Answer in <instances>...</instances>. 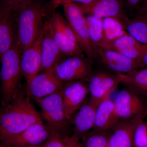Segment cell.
I'll list each match as a JSON object with an SVG mask.
<instances>
[{
  "label": "cell",
  "mask_w": 147,
  "mask_h": 147,
  "mask_svg": "<svg viewBox=\"0 0 147 147\" xmlns=\"http://www.w3.org/2000/svg\"><path fill=\"white\" fill-rule=\"evenodd\" d=\"M93 71L92 60L83 55L65 58L48 71L65 83L71 81L88 82Z\"/></svg>",
  "instance_id": "8992f818"
},
{
  "label": "cell",
  "mask_w": 147,
  "mask_h": 147,
  "mask_svg": "<svg viewBox=\"0 0 147 147\" xmlns=\"http://www.w3.org/2000/svg\"><path fill=\"white\" fill-rule=\"evenodd\" d=\"M53 129L42 120L30 125L12 139L0 143L3 146L24 147L43 145L53 133Z\"/></svg>",
  "instance_id": "8fae6325"
},
{
  "label": "cell",
  "mask_w": 147,
  "mask_h": 147,
  "mask_svg": "<svg viewBox=\"0 0 147 147\" xmlns=\"http://www.w3.org/2000/svg\"><path fill=\"white\" fill-rule=\"evenodd\" d=\"M121 83L137 92L147 100V67L121 74Z\"/></svg>",
  "instance_id": "7402d4cb"
},
{
  "label": "cell",
  "mask_w": 147,
  "mask_h": 147,
  "mask_svg": "<svg viewBox=\"0 0 147 147\" xmlns=\"http://www.w3.org/2000/svg\"><path fill=\"white\" fill-rule=\"evenodd\" d=\"M62 6L67 21L76 36L79 45L87 57L93 60L94 53L89 36L86 16L77 4L67 3Z\"/></svg>",
  "instance_id": "ba28073f"
},
{
  "label": "cell",
  "mask_w": 147,
  "mask_h": 147,
  "mask_svg": "<svg viewBox=\"0 0 147 147\" xmlns=\"http://www.w3.org/2000/svg\"><path fill=\"white\" fill-rule=\"evenodd\" d=\"M24 147H43V145H40V146H27Z\"/></svg>",
  "instance_id": "e575fe53"
},
{
  "label": "cell",
  "mask_w": 147,
  "mask_h": 147,
  "mask_svg": "<svg viewBox=\"0 0 147 147\" xmlns=\"http://www.w3.org/2000/svg\"><path fill=\"white\" fill-rule=\"evenodd\" d=\"M94 59L105 71L115 74H126L143 68L138 61L127 57L115 50L102 47L94 50Z\"/></svg>",
  "instance_id": "9c48e42d"
},
{
  "label": "cell",
  "mask_w": 147,
  "mask_h": 147,
  "mask_svg": "<svg viewBox=\"0 0 147 147\" xmlns=\"http://www.w3.org/2000/svg\"><path fill=\"white\" fill-rule=\"evenodd\" d=\"M94 0H52L48 6L51 11H55V9L59 5H62L67 3H74L80 4L87 5L91 3Z\"/></svg>",
  "instance_id": "f1b7e54d"
},
{
  "label": "cell",
  "mask_w": 147,
  "mask_h": 147,
  "mask_svg": "<svg viewBox=\"0 0 147 147\" xmlns=\"http://www.w3.org/2000/svg\"><path fill=\"white\" fill-rule=\"evenodd\" d=\"M77 4L84 15L87 16L101 19L112 17L123 21L129 18L121 0H94L89 4Z\"/></svg>",
  "instance_id": "5bb4252c"
},
{
  "label": "cell",
  "mask_w": 147,
  "mask_h": 147,
  "mask_svg": "<svg viewBox=\"0 0 147 147\" xmlns=\"http://www.w3.org/2000/svg\"><path fill=\"white\" fill-rule=\"evenodd\" d=\"M147 115L129 120L119 121L111 131L108 147H134L133 134L137 124Z\"/></svg>",
  "instance_id": "ac0fdd59"
},
{
  "label": "cell",
  "mask_w": 147,
  "mask_h": 147,
  "mask_svg": "<svg viewBox=\"0 0 147 147\" xmlns=\"http://www.w3.org/2000/svg\"><path fill=\"white\" fill-rule=\"evenodd\" d=\"M65 136L53 129V133L43 147H64Z\"/></svg>",
  "instance_id": "83f0119b"
},
{
  "label": "cell",
  "mask_w": 147,
  "mask_h": 147,
  "mask_svg": "<svg viewBox=\"0 0 147 147\" xmlns=\"http://www.w3.org/2000/svg\"><path fill=\"white\" fill-rule=\"evenodd\" d=\"M48 6L41 0H28L13 9L16 42L21 53L34 41L43 26Z\"/></svg>",
  "instance_id": "7a4b0ae2"
},
{
  "label": "cell",
  "mask_w": 147,
  "mask_h": 147,
  "mask_svg": "<svg viewBox=\"0 0 147 147\" xmlns=\"http://www.w3.org/2000/svg\"><path fill=\"white\" fill-rule=\"evenodd\" d=\"M114 102L119 120H129L147 115V99L128 87L119 91Z\"/></svg>",
  "instance_id": "52a82bcc"
},
{
  "label": "cell",
  "mask_w": 147,
  "mask_h": 147,
  "mask_svg": "<svg viewBox=\"0 0 147 147\" xmlns=\"http://www.w3.org/2000/svg\"><path fill=\"white\" fill-rule=\"evenodd\" d=\"M146 9L145 10L147 11V0H146Z\"/></svg>",
  "instance_id": "d590c367"
},
{
  "label": "cell",
  "mask_w": 147,
  "mask_h": 147,
  "mask_svg": "<svg viewBox=\"0 0 147 147\" xmlns=\"http://www.w3.org/2000/svg\"><path fill=\"white\" fill-rule=\"evenodd\" d=\"M61 93L67 117L71 121L74 114L85 102L89 95L88 82H66L64 84Z\"/></svg>",
  "instance_id": "7c38bea8"
},
{
  "label": "cell",
  "mask_w": 147,
  "mask_h": 147,
  "mask_svg": "<svg viewBox=\"0 0 147 147\" xmlns=\"http://www.w3.org/2000/svg\"><path fill=\"white\" fill-rule=\"evenodd\" d=\"M28 0H3L0 8H7L13 10V9L21 3Z\"/></svg>",
  "instance_id": "4dcf8cb0"
},
{
  "label": "cell",
  "mask_w": 147,
  "mask_h": 147,
  "mask_svg": "<svg viewBox=\"0 0 147 147\" xmlns=\"http://www.w3.org/2000/svg\"><path fill=\"white\" fill-rule=\"evenodd\" d=\"M21 53L17 42L0 58L1 106L7 105L20 92Z\"/></svg>",
  "instance_id": "3957f363"
},
{
  "label": "cell",
  "mask_w": 147,
  "mask_h": 147,
  "mask_svg": "<svg viewBox=\"0 0 147 147\" xmlns=\"http://www.w3.org/2000/svg\"><path fill=\"white\" fill-rule=\"evenodd\" d=\"M136 17L147 23V13H143Z\"/></svg>",
  "instance_id": "836d02e7"
},
{
  "label": "cell",
  "mask_w": 147,
  "mask_h": 147,
  "mask_svg": "<svg viewBox=\"0 0 147 147\" xmlns=\"http://www.w3.org/2000/svg\"><path fill=\"white\" fill-rule=\"evenodd\" d=\"M35 100L41 109L46 123L63 136H69L68 134L72 124L66 115L61 90Z\"/></svg>",
  "instance_id": "5b68a950"
},
{
  "label": "cell",
  "mask_w": 147,
  "mask_h": 147,
  "mask_svg": "<svg viewBox=\"0 0 147 147\" xmlns=\"http://www.w3.org/2000/svg\"><path fill=\"white\" fill-rule=\"evenodd\" d=\"M141 63L143 67H147V50L141 59Z\"/></svg>",
  "instance_id": "d6a6232c"
},
{
  "label": "cell",
  "mask_w": 147,
  "mask_h": 147,
  "mask_svg": "<svg viewBox=\"0 0 147 147\" xmlns=\"http://www.w3.org/2000/svg\"><path fill=\"white\" fill-rule=\"evenodd\" d=\"M123 21L127 33L138 42L147 46V23L136 17Z\"/></svg>",
  "instance_id": "cb8c5ba5"
},
{
  "label": "cell",
  "mask_w": 147,
  "mask_h": 147,
  "mask_svg": "<svg viewBox=\"0 0 147 147\" xmlns=\"http://www.w3.org/2000/svg\"><path fill=\"white\" fill-rule=\"evenodd\" d=\"M46 21L53 38L65 57L84 55L74 32L60 13L53 11Z\"/></svg>",
  "instance_id": "277c9868"
},
{
  "label": "cell",
  "mask_w": 147,
  "mask_h": 147,
  "mask_svg": "<svg viewBox=\"0 0 147 147\" xmlns=\"http://www.w3.org/2000/svg\"><path fill=\"white\" fill-rule=\"evenodd\" d=\"M119 121L116 115L114 101L111 100L110 96H108L98 106L92 130L112 131Z\"/></svg>",
  "instance_id": "44dd1931"
},
{
  "label": "cell",
  "mask_w": 147,
  "mask_h": 147,
  "mask_svg": "<svg viewBox=\"0 0 147 147\" xmlns=\"http://www.w3.org/2000/svg\"><path fill=\"white\" fill-rule=\"evenodd\" d=\"M134 147H147V121H140L133 134Z\"/></svg>",
  "instance_id": "4316f807"
},
{
  "label": "cell",
  "mask_w": 147,
  "mask_h": 147,
  "mask_svg": "<svg viewBox=\"0 0 147 147\" xmlns=\"http://www.w3.org/2000/svg\"><path fill=\"white\" fill-rule=\"evenodd\" d=\"M43 33V26L33 42L21 53L20 61L21 74L26 80V83L40 72Z\"/></svg>",
  "instance_id": "9a60e30c"
},
{
  "label": "cell",
  "mask_w": 147,
  "mask_h": 147,
  "mask_svg": "<svg viewBox=\"0 0 147 147\" xmlns=\"http://www.w3.org/2000/svg\"><path fill=\"white\" fill-rule=\"evenodd\" d=\"M41 120L42 116L30 98L21 92L11 102L0 109V143L16 137Z\"/></svg>",
  "instance_id": "6da1fadb"
},
{
  "label": "cell",
  "mask_w": 147,
  "mask_h": 147,
  "mask_svg": "<svg viewBox=\"0 0 147 147\" xmlns=\"http://www.w3.org/2000/svg\"><path fill=\"white\" fill-rule=\"evenodd\" d=\"M41 52V66L40 72L50 71L58 63L65 59L64 58V55L53 38L47 26L46 21L43 26Z\"/></svg>",
  "instance_id": "e0dca14e"
},
{
  "label": "cell",
  "mask_w": 147,
  "mask_h": 147,
  "mask_svg": "<svg viewBox=\"0 0 147 147\" xmlns=\"http://www.w3.org/2000/svg\"><path fill=\"white\" fill-rule=\"evenodd\" d=\"M99 47L115 50L140 63L143 55L147 50V46L138 42L128 33L112 42H104Z\"/></svg>",
  "instance_id": "d6986e66"
},
{
  "label": "cell",
  "mask_w": 147,
  "mask_h": 147,
  "mask_svg": "<svg viewBox=\"0 0 147 147\" xmlns=\"http://www.w3.org/2000/svg\"><path fill=\"white\" fill-rule=\"evenodd\" d=\"M16 42V24L13 10L0 8V58Z\"/></svg>",
  "instance_id": "ffe728a7"
},
{
  "label": "cell",
  "mask_w": 147,
  "mask_h": 147,
  "mask_svg": "<svg viewBox=\"0 0 147 147\" xmlns=\"http://www.w3.org/2000/svg\"><path fill=\"white\" fill-rule=\"evenodd\" d=\"M64 84L50 71L38 73L26 83L27 97L41 99L60 91Z\"/></svg>",
  "instance_id": "4fadbf2b"
},
{
  "label": "cell",
  "mask_w": 147,
  "mask_h": 147,
  "mask_svg": "<svg viewBox=\"0 0 147 147\" xmlns=\"http://www.w3.org/2000/svg\"><path fill=\"white\" fill-rule=\"evenodd\" d=\"M111 131L92 130L80 139L84 147H108Z\"/></svg>",
  "instance_id": "484cf974"
},
{
  "label": "cell",
  "mask_w": 147,
  "mask_h": 147,
  "mask_svg": "<svg viewBox=\"0 0 147 147\" xmlns=\"http://www.w3.org/2000/svg\"><path fill=\"white\" fill-rule=\"evenodd\" d=\"M100 103L87 98L71 119L73 126L72 136L81 139L86 133L92 129L94 124L96 112Z\"/></svg>",
  "instance_id": "2e32d148"
},
{
  "label": "cell",
  "mask_w": 147,
  "mask_h": 147,
  "mask_svg": "<svg viewBox=\"0 0 147 147\" xmlns=\"http://www.w3.org/2000/svg\"><path fill=\"white\" fill-rule=\"evenodd\" d=\"M0 147H13L3 146H0Z\"/></svg>",
  "instance_id": "8d00e7d4"
},
{
  "label": "cell",
  "mask_w": 147,
  "mask_h": 147,
  "mask_svg": "<svg viewBox=\"0 0 147 147\" xmlns=\"http://www.w3.org/2000/svg\"><path fill=\"white\" fill-rule=\"evenodd\" d=\"M102 20L104 35L103 43L112 42L127 34L123 21L120 19L110 17Z\"/></svg>",
  "instance_id": "603a6c76"
},
{
  "label": "cell",
  "mask_w": 147,
  "mask_h": 147,
  "mask_svg": "<svg viewBox=\"0 0 147 147\" xmlns=\"http://www.w3.org/2000/svg\"><path fill=\"white\" fill-rule=\"evenodd\" d=\"M64 142V147H84L80 139L72 135L65 136Z\"/></svg>",
  "instance_id": "f546056e"
},
{
  "label": "cell",
  "mask_w": 147,
  "mask_h": 147,
  "mask_svg": "<svg viewBox=\"0 0 147 147\" xmlns=\"http://www.w3.org/2000/svg\"><path fill=\"white\" fill-rule=\"evenodd\" d=\"M145 0H125L127 5L129 8L134 9L138 6Z\"/></svg>",
  "instance_id": "1f68e13d"
},
{
  "label": "cell",
  "mask_w": 147,
  "mask_h": 147,
  "mask_svg": "<svg viewBox=\"0 0 147 147\" xmlns=\"http://www.w3.org/2000/svg\"><path fill=\"white\" fill-rule=\"evenodd\" d=\"M86 17L89 36L94 50L100 47L104 42L102 20L91 16Z\"/></svg>",
  "instance_id": "d4e9b609"
},
{
  "label": "cell",
  "mask_w": 147,
  "mask_h": 147,
  "mask_svg": "<svg viewBox=\"0 0 147 147\" xmlns=\"http://www.w3.org/2000/svg\"><path fill=\"white\" fill-rule=\"evenodd\" d=\"M121 74H115L105 70L93 71L88 81L89 98L100 103L110 94L121 84Z\"/></svg>",
  "instance_id": "30bf717a"
}]
</instances>
